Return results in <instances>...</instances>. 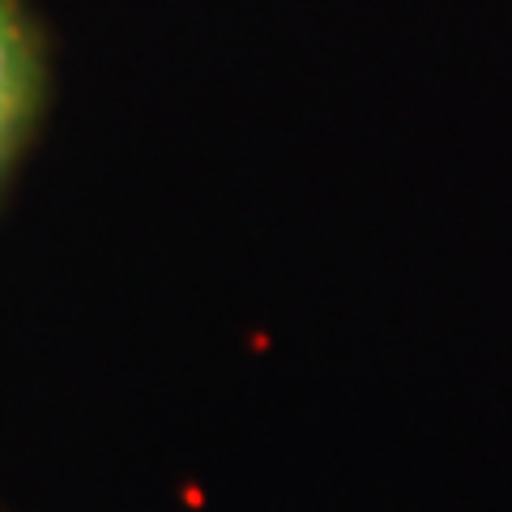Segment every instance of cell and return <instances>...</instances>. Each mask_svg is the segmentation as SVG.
<instances>
[{"mask_svg": "<svg viewBox=\"0 0 512 512\" xmlns=\"http://www.w3.org/2000/svg\"><path fill=\"white\" fill-rule=\"evenodd\" d=\"M39 56L18 0H0V158L35 111Z\"/></svg>", "mask_w": 512, "mask_h": 512, "instance_id": "cell-1", "label": "cell"}]
</instances>
